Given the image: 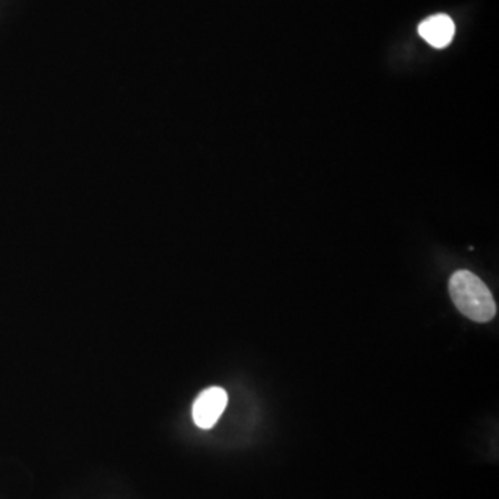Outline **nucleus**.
Masks as SVG:
<instances>
[{"label": "nucleus", "mask_w": 499, "mask_h": 499, "mask_svg": "<svg viewBox=\"0 0 499 499\" xmlns=\"http://www.w3.org/2000/svg\"><path fill=\"white\" fill-rule=\"evenodd\" d=\"M228 405V393L221 388L201 391L192 408L193 420L200 428H211L218 422Z\"/></svg>", "instance_id": "nucleus-2"}, {"label": "nucleus", "mask_w": 499, "mask_h": 499, "mask_svg": "<svg viewBox=\"0 0 499 499\" xmlns=\"http://www.w3.org/2000/svg\"><path fill=\"white\" fill-rule=\"evenodd\" d=\"M419 35L435 48H446L456 35V24L446 14L432 15L420 23Z\"/></svg>", "instance_id": "nucleus-3"}, {"label": "nucleus", "mask_w": 499, "mask_h": 499, "mask_svg": "<svg viewBox=\"0 0 499 499\" xmlns=\"http://www.w3.org/2000/svg\"><path fill=\"white\" fill-rule=\"evenodd\" d=\"M452 302L473 322L485 323L496 315V304L485 282L470 271H458L449 279Z\"/></svg>", "instance_id": "nucleus-1"}]
</instances>
